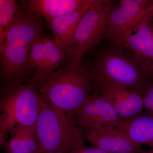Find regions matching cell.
Returning a JSON list of instances; mask_svg holds the SVG:
<instances>
[{
  "mask_svg": "<svg viewBox=\"0 0 153 153\" xmlns=\"http://www.w3.org/2000/svg\"><path fill=\"white\" fill-rule=\"evenodd\" d=\"M34 83L47 101L74 120L94 85L91 67L82 59H70L64 67Z\"/></svg>",
  "mask_w": 153,
  "mask_h": 153,
  "instance_id": "cell-1",
  "label": "cell"
},
{
  "mask_svg": "<svg viewBox=\"0 0 153 153\" xmlns=\"http://www.w3.org/2000/svg\"><path fill=\"white\" fill-rule=\"evenodd\" d=\"M39 94L36 130L40 153H69L85 146V137L75 120Z\"/></svg>",
  "mask_w": 153,
  "mask_h": 153,
  "instance_id": "cell-2",
  "label": "cell"
},
{
  "mask_svg": "<svg viewBox=\"0 0 153 153\" xmlns=\"http://www.w3.org/2000/svg\"><path fill=\"white\" fill-rule=\"evenodd\" d=\"M40 94L30 81L14 88H1L0 146H5L6 137L18 131L36 128L40 105Z\"/></svg>",
  "mask_w": 153,
  "mask_h": 153,
  "instance_id": "cell-3",
  "label": "cell"
},
{
  "mask_svg": "<svg viewBox=\"0 0 153 153\" xmlns=\"http://www.w3.org/2000/svg\"><path fill=\"white\" fill-rule=\"evenodd\" d=\"M103 49L91 67L94 85L107 84L141 90L148 72L135 57L121 44Z\"/></svg>",
  "mask_w": 153,
  "mask_h": 153,
  "instance_id": "cell-4",
  "label": "cell"
},
{
  "mask_svg": "<svg viewBox=\"0 0 153 153\" xmlns=\"http://www.w3.org/2000/svg\"><path fill=\"white\" fill-rule=\"evenodd\" d=\"M111 1H102L91 6L83 15L75 31L68 57L82 59L107 37L108 18L114 5Z\"/></svg>",
  "mask_w": 153,
  "mask_h": 153,
  "instance_id": "cell-5",
  "label": "cell"
},
{
  "mask_svg": "<svg viewBox=\"0 0 153 153\" xmlns=\"http://www.w3.org/2000/svg\"><path fill=\"white\" fill-rule=\"evenodd\" d=\"M32 45L20 41L6 43L0 49L1 88H14L30 81L34 75L30 57Z\"/></svg>",
  "mask_w": 153,
  "mask_h": 153,
  "instance_id": "cell-6",
  "label": "cell"
},
{
  "mask_svg": "<svg viewBox=\"0 0 153 153\" xmlns=\"http://www.w3.org/2000/svg\"><path fill=\"white\" fill-rule=\"evenodd\" d=\"M153 1L121 0L114 6L108 18L107 37L116 42L120 36L149 14Z\"/></svg>",
  "mask_w": 153,
  "mask_h": 153,
  "instance_id": "cell-7",
  "label": "cell"
},
{
  "mask_svg": "<svg viewBox=\"0 0 153 153\" xmlns=\"http://www.w3.org/2000/svg\"><path fill=\"white\" fill-rule=\"evenodd\" d=\"M119 120L110 103L101 94L93 92L82 105L75 121L84 136L101 128L117 125Z\"/></svg>",
  "mask_w": 153,
  "mask_h": 153,
  "instance_id": "cell-8",
  "label": "cell"
},
{
  "mask_svg": "<svg viewBox=\"0 0 153 153\" xmlns=\"http://www.w3.org/2000/svg\"><path fill=\"white\" fill-rule=\"evenodd\" d=\"M152 17L146 15L137 24L114 43L121 44L139 61L147 71L153 68Z\"/></svg>",
  "mask_w": 153,
  "mask_h": 153,
  "instance_id": "cell-9",
  "label": "cell"
},
{
  "mask_svg": "<svg viewBox=\"0 0 153 153\" xmlns=\"http://www.w3.org/2000/svg\"><path fill=\"white\" fill-rule=\"evenodd\" d=\"M31 64L34 69L31 81L33 82L46 78L67 62L68 57L53 38L42 37L31 47L30 51Z\"/></svg>",
  "mask_w": 153,
  "mask_h": 153,
  "instance_id": "cell-10",
  "label": "cell"
},
{
  "mask_svg": "<svg viewBox=\"0 0 153 153\" xmlns=\"http://www.w3.org/2000/svg\"><path fill=\"white\" fill-rule=\"evenodd\" d=\"M97 86L103 98L113 107L120 120L128 119L142 113L144 105L141 90L107 84Z\"/></svg>",
  "mask_w": 153,
  "mask_h": 153,
  "instance_id": "cell-11",
  "label": "cell"
},
{
  "mask_svg": "<svg viewBox=\"0 0 153 153\" xmlns=\"http://www.w3.org/2000/svg\"><path fill=\"white\" fill-rule=\"evenodd\" d=\"M85 139L109 153H140L141 145L133 142L117 125L108 126L89 132Z\"/></svg>",
  "mask_w": 153,
  "mask_h": 153,
  "instance_id": "cell-12",
  "label": "cell"
},
{
  "mask_svg": "<svg viewBox=\"0 0 153 153\" xmlns=\"http://www.w3.org/2000/svg\"><path fill=\"white\" fill-rule=\"evenodd\" d=\"M101 0H30L28 10L49 23L53 19L84 7L98 4Z\"/></svg>",
  "mask_w": 153,
  "mask_h": 153,
  "instance_id": "cell-13",
  "label": "cell"
},
{
  "mask_svg": "<svg viewBox=\"0 0 153 153\" xmlns=\"http://www.w3.org/2000/svg\"><path fill=\"white\" fill-rule=\"evenodd\" d=\"M91 7H84L72 11L53 19L49 23L54 39L63 48L67 57L79 21L85 12Z\"/></svg>",
  "mask_w": 153,
  "mask_h": 153,
  "instance_id": "cell-14",
  "label": "cell"
},
{
  "mask_svg": "<svg viewBox=\"0 0 153 153\" xmlns=\"http://www.w3.org/2000/svg\"><path fill=\"white\" fill-rule=\"evenodd\" d=\"M117 126L134 143L153 149V114L148 112L119 120Z\"/></svg>",
  "mask_w": 153,
  "mask_h": 153,
  "instance_id": "cell-15",
  "label": "cell"
},
{
  "mask_svg": "<svg viewBox=\"0 0 153 153\" xmlns=\"http://www.w3.org/2000/svg\"><path fill=\"white\" fill-rule=\"evenodd\" d=\"M10 136L5 153H40L36 128L20 130Z\"/></svg>",
  "mask_w": 153,
  "mask_h": 153,
  "instance_id": "cell-16",
  "label": "cell"
},
{
  "mask_svg": "<svg viewBox=\"0 0 153 153\" xmlns=\"http://www.w3.org/2000/svg\"><path fill=\"white\" fill-rule=\"evenodd\" d=\"M19 8L14 0L0 1V48L5 43L9 28Z\"/></svg>",
  "mask_w": 153,
  "mask_h": 153,
  "instance_id": "cell-17",
  "label": "cell"
},
{
  "mask_svg": "<svg viewBox=\"0 0 153 153\" xmlns=\"http://www.w3.org/2000/svg\"><path fill=\"white\" fill-rule=\"evenodd\" d=\"M141 91L145 107L148 112L153 114V79H148Z\"/></svg>",
  "mask_w": 153,
  "mask_h": 153,
  "instance_id": "cell-18",
  "label": "cell"
},
{
  "mask_svg": "<svg viewBox=\"0 0 153 153\" xmlns=\"http://www.w3.org/2000/svg\"><path fill=\"white\" fill-rule=\"evenodd\" d=\"M69 153H109L94 146H84L82 148L71 151Z\"/></svg>",
  "mask_w": 153,
  "mask_h": 153,
  "instance_id": "cell-19",
  "label": "cell"
},
{
  "mask_svg": "<svg viewBox=\"0 0 153 153\" xmlns=\"http://www.w3.org/2000/svg\"><path fill=\"white\" fill-rule=\"evenodd\" d=\"M140 153H153V149H152L149 150L143 151L142 152H141Z\"/></svg>",
  "mask_w": 153,
  "mask_h": 153,
  "instance_id": "cell-20",
  "label": "cell"
},
{
  "mask_svg": "<svg viewBox=\"0 0 153 153\" xmlns=\"http://www.w3.org/2000/svg\"><path fill=\"white\" fill-rule=\"evenodd\" d=\"M43 153H56V152H44Z\"/></svg>",
  "mask_w": 153,
  "mask_h": 153,
  "instance_id": "cell-21",
  "label": "cell"
},
{
  "mask_svg": "<svg viewBox=\"0 0 153 153\" xmlns=\"http://www.w3.org/2000/svg\"><path fill=\"white\" fill-rule=\"evenodd\" d=\"M152 24L153 26V19L152 20Z\"/></svg>",
  "mask_w": 153,
  "mask_h": 153,
  "instance_id": "cell-22",
  "label": "cell"
}]
</instances>
